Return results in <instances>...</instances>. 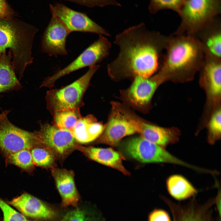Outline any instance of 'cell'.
<instances>
[{
	"mask_svg": "<svg viewBox=\"0 0 221 221\" xmlns=\"http://www.w3.org/2000/svg\"><path fill=\"white\" fill-rule=\"evenodd\" d=\"M169 39V36L148 30L143 23L124 30L114 41L119 52L107 66L109 76L118 81L156 73L162 66Z\"/></svg>",
	"mask_w": 221,
	"mask_h": 221,
	"instance_id": "6da1fadb",
	"label": "cell"
},
{
	"mask_svg": "<svg viewBox=\"0 0 221 221\" xmlns=\"http://www.w3.org/2000/svg\"><path fill=\"white\" fill-rule=\"evenodd\" d=\"M201 44L194 36L173 33L169 36L162 66L158 72L165 82H187L199 72L205 58Z\"/></svg>",
	"mask_w": 221,
	"mask_h": 221,
	"instance_id": "7a4b0ae2",
	"label": "cell"
},
{
	"mask_svg": "<svg viewBox=\"0 0 221 221\" xmlns=\"http://www.w3.org/2000/svg\"><path fill=\"white\" fill-rule=\"evenodd\" d=\"M39 29L15 18L0 19V55L9 49L12 62L19 79L27 67L32 63V50L34 37Z\"/></svg>",
	"mask_w": 221,
	"mask_h": 221,
	"instance_id": "3957f363",
	"label": "cell"
},
{
	"mask_svg": "<svg viewBox=\"0 0 221 221\" xmlns=\"http://www.w3.org/2000/svg\"><path fill=\"white\" fill-rule=\"evenodd\" d=\"M221 0H184L179 14L181 22L174 33L193 36L221 13Z\"/></svg>",
	"mask_w": 221,
	"mask_h": 221,
	"instance_id": "277c9868",
	"label": "cell"
},
{
	"mask_svg": "<svg viewBox=\"0 0 221 221\" xmlns=\"http://www.w3.org/2000/svg\"><path fill=\"white\" fill-rule=\"evenodd\" d=\"M95 65L89 67L83 75L63 88L47 92L45 99L47 109L52 115L61 110L79 108L83 105V98L93 75L100 67Z\"/></svg>",
	"mask_w": 221,
	"mask_h": 221,
	"instance_id": "5b68a950",
	"label": "cell"
},
{
	"mask_svg": "<svg viewBox=\"0 0 221 221\" xmlns=\"http://www.w3.org/2000/svg\"><path fill=\"white\" fill-rule=\"evenodd\" d=\"M126 153L132 158L143 163H164L177 165L192 169L195 166L179 159L164 147L141 137L130 138L124 144Z\"/></svg>",
	"mask_w": 221,
	"mask_h": 221,
	"instance_id": "8992f818",
	"label": "cell"
},
{
	"mask_svg": "<svg viewBox=\"0 0 221 221\" xmlns=\"http://www.w3.org/2000/svg\"><path fill=\"white\" fill-rule=\"evenodd\" d=\"M111 47V43L108 39L103 35H99L97 40L71 63L52 75L45 79L40 87L51 88L61 77L83 68L96 65L108 56Z\"/></svg>",
	"mask_w": 221,
	"mask_h": 221,
	"instance_id": "52a82bcc",
	"label": "cell"
},
{
	"mask_svg": "<svg viewBox=\"0 0 221 221\" xmlns=\"http://www.w3.org/2000/svg\"><path fill=\"white\" fill-rule=\"evenodd\" d=\"M132 80L129 87L121 91V98L128 105L145 112L149 108L155 92L165 80L158 72L148 77L138 76Z\"/></svg>",
	"mask_w": 221,
	"mask_h": 221,
	"instance_id": "ba28073f",
	"label": "cell"
},
{
	"mask_svg": "<svg viewBox=\"0 0 221 221\" xmlns=\"http://www.w3.org/2000/svg\"><path fill=\"white\" fill-rule=\"evenodd\" d=\"M40 145L35 131L18 127L7 116L0 121V149L7 155L22 149L30 150Z\"/></svg>",
	"mask_w": 221,
	"mask_h": 221,
	"instance_id": "9c48e42d",
	"label": "cell"
},
{
	"mask_svg": "<svg viewBox=\"0 0 221 221\" xmlns=\"http://www.w3.org/2000/svg\"><path fill=\"white\" fill-rule=\"evenodd\" d=\"M49 6L52 14L57 17L70 33L79 31L110 36L106 30L91 19L85 13L75 11L58 3L50 4Z\"/></svg>",
	"mask_w": 221,
	"mask_h": 221,
	"instance_id": "30bf717a",
	"label": "cell"
},
{
	"mask_svg": "<svg viewBox=\"0 0 221 221\" xmlns=\"http://www.w3.org/2000/svg\"><path fill=\"white\" fill-rule=\"evenodd\" d=\"M41 145L51 150L56 157L63 159L74 149L76 142L71 132L48 123L41 124L35 131Z\"/></svg>",
	"mask_w": 221,
	"mask_h": 221,
	"instance_id": "8fae6325",
	"label": "cell"
},
{
	"mask_svg": "<svg viewBox=\"0 0 221 221\" xmlns=\"http://www.w3.org/2000/svg\"><path fill=\"white\" fill-rule=\"evenodd\" d=\"M135 133L122 111L121 104L113 103L107 123L96 142L115 146L123 138Z\"/></svg>",
	"mask_w": 221,
	"mask_h": 221,
	"instance_id": "7c38bea8",
	"label": "cell"
},
{
	"mask_svg": "<svg viewBox=\"0 0 221 221\" xmlns=\"http://www.w3.org/2000/svg\"><path fill=\"white\" fill-rule=\"evenodd\" d=\"M161 197L169 207L173 221H213L211 207L215 204V198L203 204H199L193 198L183 205L174 203L164 196Z\"/></svg>",
	"mask_w": 221,
	"mask_h": 221,
	"instance_id": "4fadbf2b",
	"label": "cell"
},
{
	"mask_svg": "<svg viewBox=\"0 0 221 221\" xmlns=\"http://www.w3.org/2000/svg\"><path fill=\"white\" fill-rule=\"evenodd\" d=\"M124 113L136 132L149 142L164 147L178 140V135L174 130L146 123L127 108Z\"/></svg>",
	"mask_w": 221,
	"mask_h": 221,
	"instance_id": "5bb4252c",
	"label": "cell"
},
{
	"mask_svg": "<svg viewBox=\"0 0 221 221\" xmlns=\"http://www.w3.org/2000/svg\"><path fill=\"white\" fill-rule=\"evenodd\" d=\"M199 72L200 83L206 91L209 103H218L221 98V59L205 56Z\"/></svg>",
	"mask_w": 221,
	"mask_h": 221,
	"instance_id": "9a60e30c",
	"label": "cell"
},
{
	"mask_svg": "<svg viewBox=\"0 0 221 221\" xmlns=\"http://www.w3.org/2000/svg\"><path fill=\"white\" fill-rule=\"evenodd\" d=\"M70 32L56 16L52 17L41 38L43 52L49 56L66 55V41Z\"/></svg>",
	"mask_w": 221,
	"mask_h": 221,
	"instance_id": "2e32d148",
	"label": "cell"
},
{
	"mask_svg": "<svg viewBox=\"0 0 221 221\" xmlns=\"http://www.w3.org/2000/svg\"><path fill=\"white\" fill-rule=\"evenodd\" d=\"M25 216L43 220L56 218L57 212L43 201L28 193H25L8 202Z\"/></svg>",
	"mask_w": 221,
	"mask_h": 221,
	"instance_id": "e0dca14e",
	"label": "cell"
},
{
	"mask_svg": "<svg viewBox=\"0 0 221 221\" xmlns=\"http://www.w3.org/2000/svg\"><path fill=\"white\" fill-rule=\"evenodd\" d=\"M74 147L75 149L78 150L91 160L117 169L125 175L130 174L123 165V161L125 160V158L120 152L110 148L85 146L76 142L75 143Z\"/></svg>",
	"mask_w": 221,
	"mask_h": 221,
	"instance_id": "ac0fdd59",
	"label": "cell"
},
{
	"mask_svg": "<svg viewBox=\"0 0 221 221\" xmlns=\"http://www.w3.org/2000/svg\"><path fill=\"white\" fill-rule=\"evenodd\" d=\"M200 42L205 56L221 59V22L217 17L193 35Z\"/></svg>",
	"mask_w": 221,
	"mask_h": 221,
	"instance_id": "d6986e66",
	"label": "cell"
},
{
	"mask_svg": "<svg viewBox=\"0 0 221 221\" xmlns=\"http://www.w3.org/2000/svg\"><path fill=\"white\" fill-rule=\"evenodd\" d=\"M51 169L61 198L62 205L65 207L72 206L77 207L79 196L75 185L73 172L55 167Z\"/></svg>",
	"mask_w": 221,
	"mask_h": 221,
	"instance_id": "ffe728a7",
	"label": "cell"
},
{
	"mask_svg": "<svg viewBox=\"0 0 221 221\" xmlns=\"http://www.w3.org/2000/svg\"><path fill=\"white\" fill-rule=\"evenodd\" d=\"M105 126L98 122L92 115L81 117L70 131L77 143L84 144L98 139L103 132Z\"/></svg>",
	"mask_w": 221,
	"mask_h": 221,
	"instance_id": "44dd1931",
	"label": "cell"
},
{
	"mask_svg": "<svg viewBox=\"0 0 221 221\" xmlns=\"http://www.w3.org/2000/svg\"><path fill=\"white\" fill-rule=\"evenodd\" d=\"M22 87L16 76L10 51L0 55V93L17 90Z\"/></svg>",
	"mask_w": 221,
	"mask_h": 221,
	"instance_id": "7402d4cb",
	"label": "cell"
},
{
	"mask_svg": "<svg viewBox=\"0 0 221 221\" xmlns=\"http://www.w3.org/2000/svg\"><path fill=\"white\" fill-rule=\"evenodd\" d=\"M166 185L170 195L179 200L194 196L198 192L187 180L179 175H174L169 177L167 180Z\"/></svg>",
	"mask_w": 221,
	"mask_h": 221,
	"instance_id": "603a6c76",
	"label": "cell"
},
{
	"mask_svg": "<svg viewBox=\"0 0 221 221\" xmlns=\"http://www.w3.org/2000/svg\"><path fill=\"white\" fill-rule=\"evenodd\" d=\"M52 116L54 125L70 132L82 117L79 108L59 110L55 112Z\"/></svg>",
	"mask_w": 221,
	"mask_h": 221,
	"instance_id": "cb8c5ba5",
	"label": "cell"
},
{
	"mask_svg": "<svg viewBox=\"0 0 221 221\" xmlns=\"http://www.w3.org/2000/svg\"><path fill=\"white\" fill-rule=\"evenodd\" d=\"M30 151L34 165L46 168L54 167L56 157L48 147L39 145L32 148Z\"/></svg>",
	"mask_w": 221,
	"mask_h": 221,
	"instance_id": "d4e9b609",
	"label": "cell"
},
{
	"mask_svg": "<svg viewBox=\"0 0 221 221\" xmlns=\"http://www.w3.org/2000/svg\"><path fill=\"white\" fill-rule=\"evenodd\" d=\"M60 221H105L100 213L76 208L68 212Z\"/></svg>",
	"mask_w": 221,
	"mask_h": 221,
	"instance_id": "484cf974",
	"label": "cell"
},
{
	"mask_svg": "<svg viewBox=\"0 0 221 221\" xmlns=\"http://www.w3.org/2000/svg\"><path fill=\"white\" fill-rule=\"evenodd\" d=\"M7 156L9 162L22 169L29 170L34 166L30 150H21Z\"/></svg>",
	"mask_w": 221,
	"mask_h": 221,
	"instance_id": "4316f807",
	"label": "cell"
},
{
	"mask_svg": "<svg viewBox=\"0 0 221 221\" xmlns=\"http://www.w3.org/2000/svg\"><path fill=\"white\" fill-rule=\"evenodd\" d=\"M184 0H150L148 9L149 12L155 14L164 9L173 10L179 14Z\"/></svg>",
	"mask_w": 221,
	"mask_h": 221,
	"instance_id": "83f0119b",
	"label": "cell"
},
{
	"mask_svg": "<svg viewBox=\"0 0 221 221\" xmlns=\"http://www.w3.org/2000/svg\"><path fill=\"white\" fill-rule=\"evenodd\" d=\"M221 111L220 108L217 109L211 116L208 123L207 140L211 144H214L221 138Z\"/></svg>",
	"mask_w": 221,
	"mask_h": 221,
	"instance_id": "f1b7e54d",
	"label": "cell"
},
{
	"mask_svg": "<svg viewBox=\"0 0 221 221\" xmlns=\"http://www.w3.org/2000/svg\"><path fill=\"white\" fill-rule=\"evenodd\" d=\"M0 208L3 216L4 221H26L25 216L13 209L0 198Z\"/></svg>",
	"mask_w": 221,
	"mask_h": 221,
	"instance_id": "f546056e",
	"label": "cell"
},
{
	"mask_svg": "<svg viewBox=\"0 0 221 221\" xmlns=\"http://www.w3.org/2000/svg\"><path fill=\"white\" fill-rule=\"evenodd\" d=\"M76 3L88 7L96 6L103 7L107 6H121L116 0H64Z\"/></svg>",
	"mask_w": 221,
	"mask_h": 221,
	"instance_id": "4dcf8cb0",
	"label": "cell"
},
{
	"mask_svg": "<svg viewBox=\"0 0 221 221\" xmlns=\"http://www.w3.org/2000/svg\"><path fill=\"white\" fill-rule=\"evenodd\" d=\"M147 221H172L169 213L162 209L155 208L148 216Z\"/></svg>",
	"mask_w": 221,
	"mask_h": 221,
	"instance_id": "1f68e13d",
	"label": "cell"
},
{
	"mask_svg": "<svg viewBox=\"0 0 221 221\" xmlns=\"http://www.w3.org/2000/svg\"><path fill=\"white\" fill-rule=\"evenodd\" d=\"M17 13L10 6L6 0H0V19L15 18Z\"/></svg>",
	"mask_w": 221,
	"mask_h": 221,
	"instance_id": "d6a6232c",
	"label": "cell"
},
{
	"mask_svg": "<svg viewBox=\"0 0 221 221\" xmlns=\"http://www.w3.org/2000/svg\"><path fill=\"white\" fill-rule=\"evenodd\" d=\"M215 198V204L216 205V210L218 211L219 216L221 217V193L220 189L218 191L216 197Z\"/></svg>",
	"mask_w": 221,
	"mask_h": 221,
	"instance_id": "836d02e7",
	"label": "cell"
},
{
	"mask_svg": "<svg viewBox=\"0 0 221 221\" xmlns=\"http://www.w3.org/2000/svg\"><path fill=\"white\" fill-rule=\"evenodd\" d=\"M10 112V110H6L4 111L2 113L0 114V121L6 117Z\"/></svg>",
	"mask_w": 221,
	"mask_h": 221,
	"instance_id": "e575fe53",
	"label": "cell"
},
{
	"mask_svg": "<svg viewBox=\"0 0 221 221\" xmlns=\"http://www.w3.org/2000/svg\"><path fill=\"white\" fill-rule=\"evenodd\" d=\"M26 221H32L27 220Z\"/></svg>",
	"mask_w": 221,
	"mask_h": 221,
	"instance_id": "d590c367",
	"label": "cell"
},
{
	"mask_svg": "<svg viewBox=\"0 0 221 221\" xmlns=\"http://www.w3.org/2000/svg\"><path fill=\"white\" fill-rule=\"evenodd\" d=\"M218 221H221L220 218L219 219V220Z\"/></svg>",
	"mask_w": 221,
	"mask_h": 221,
	"instance_id": "8d00e7d4",
	"label": "cell"
}]
</instances>
